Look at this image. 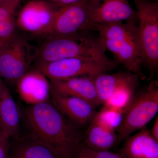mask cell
I'll return each instance as SVG.
<instances>
[{
	"label": "cell",
	"mask_w": 158,
	"mask_h": 158,
	"mask_svg": "<svg viewBox=\"0 0 158 158\" xmlns=\"http://www.w3.org/2000/svg\"><path fill=\"white\" fill-rule=\"evenodd\" d=\"M19 113L10 90L5 84L0 87V128L7 137H18Z\"/></svg>",
	"instance_id": "5bb4252c"
},
{
	"label": "cell",
	"mask_w": 158,
	"mask_h": 158,
	"mask_svg": "<svg viewBox=\"0 0 158 158\" xmlns=\"http://www.w3.org/2000/svg\"><path fill=\"white\" fill-rule=\"evenodd\" d=\"M94 77H74L50 81L51 90L63 95L76 97L90 103L94 108L101 104Z\"/></svg>",
	"instance_id": "8fae6325"
},
{
	"label": "cell",
	"mask_w": 158,
	"mask_h": 158,
	"mask_svg": "<svg viewBox=\"0 0 158 158\" xmlns=\"http://www.w3.org/2000/svg\"><path fill=\"white\" fill-rule=\"evenodd\" d=\"M16 8L6 3L0 4V36L9 32L14 25Z\"/></svg>",
	"instance_id": "7402d4cb"
},
{
	"label": "cell",
	"mask_w": 158,
	"mask_h": 158,
	"mask_svg": "<svg viewBox=\"0 0 158 158\" xmlns=\"http://www.w3.org/2000/svg\"><path fill=\"white\" fill-rule=\"evenodd\" d=\"M76 158H91L89 156L87 155L80 148L77 152V155L76 156Z\"/></svg>",
	"instance_id": "f1b7e54d"
},
{
	"label": "cell",
	"mask_w": 158,
	"mask_h": 158,
	"mask_svg": "<svg viewBox=\"0 0 158 158\" xmlns=\"http://www.w3.org/2000/svg\"><path fill=\"white\" fill-rule=\"evenodd\" d=\"M15 36L8 38H0V56Z\"/></svg>",
	"instance_id": "484cf974"
},
{
	"label": "cell",
	"mask_w": 158,
	"mask_h": 158,
	"mask_svg": "<svg viewBox=\"0 0 158 158\" xmlns=\"http://www.w3.org/2000/svg\"><path fill=\"white\" fill-rule=\"evenodd\" d=\"M115 60L122 64L129 71L142 76L141 66L143 64V53L138 30L121 41Z\"/></svg>",
	"instance_id": "9a60e30c"
},
{
	"label": "cell",
	"mask_w": 158,
	"mask_h": 158,
	"mask_svg": "<svg viewBox=\"0 0 158 158\" xmlns=\"http://www.w3.org/2000/svg\"><path fill=\"white\" fill-rule=\"evenodd\" d=\"M135 86H126L118 88L108 98L103 106L125 113L134 97Z\"/></svg>",
	"instance_id": "ffe728a7"
},
{
	"label": "cell",
	"mask_w": 158,
	"mask_h": 158,
	"mask_svg": "<svg viewBox=\"0 0 158 158\" xmlns=\"http://www.w3.org/2000/svg\"><path fill=\"white\" fill-rule=\"evenodd\" d=\"M33 141L18 148L13 158H60L45 145Z\"/></svg>",
	"instance_id": "d6986e66"
},
{
	"label": "cell",
	"mask_w": 158,
	"mask_h": 158,
	"mask_svg": "<svg viewBox=\"0 0 158 158\" xmlns=\"http://www.w3.org/2000/svg\"><path fill=\"white\" fill-rule=\"evenodd\" d=\"M158 111V83L152 81L138 95L134 97L123 115L118 127L116 145L138 130L145 127Z\"/></svg>",
	"instance_id": "3957f363"
},
{
	"label": "cell",
	"mask_w": 158,
	"mask_h": 158,
	"mask_svg": "<svg viewBox=\"0 0 158 158\" xmlns=\"http://www.w3.org/2000/svg\"><path fill=\"white\" fill-rule=\"evenodd\" d=\"M150 132L154 138L158 141V118L157 116L155 121L153 125L152 128Z\"/></svg>",
	"instance_id": "4316f807"
},
{
	"label": "cell",
	"mask_w": 158,
	"mask_h": 158,
	"mask_svg": "<svg viewBox=\"0 0 158 158\" xmlns=\"http://www.w3.org/2000/svg\"><path fill=\"white\" fill-rule=\"evenodd\" d=\"M2 3L9 4L15 7H17L19 5L21 0H1Z\"/></svg>",
	"instance_id": "83f0119b"
},
{
	"label": "cell",
	"mask_w": 158,
	"mask_h": 158,
	"mask_svg": "<svg viewBox=\"0 0 158 158\" xmlns=\"http://www.w3.org/2000/svg\"><path fill=\"white\" fill-rule=\"evenodd\" d=\"M115 131L106 128L92 119L84 139L83 146L97 151H107L116 145Z\"/></svg>",
	"instance_id": "e0dca14e"
},
{
	"label": "cell",
	"mask_w": 158,
	"mask_h": 158,
	"mask_svg": "<svg viewBox=\"0 0 158 158\" xmlns=\"http://www.w3.org/2000/svg\"><path fill=\"white\" fill-rule=\"evenodd\" d=\"M29 47L22 38L15 36L0 56V74L12 84L27 72L30 61Z\"/></svg>",
	"instance_id": "ba28073f"
},
{
	"label": "cell",
	"mask_w": 158,
	"mask_h": 158,
	"mask_svg": "<svg viewBox=\"0 0 158 158\" xmlns=\"http://www.w3.org/2000/svg\"><path fill=\"white\" fill-rule=\"evenodd\" d=\"M80 148L91 158H125L119 152L115 153L107 151H97L89 149L82 144Z\"/></svg>",
	"instance_id": "603a6c76"
},
{
	"label": "cell",
	"mask_w": 158,
	"mask_h": 158,
	"mask_svg": "<svg viewBox=\"0 0 158 158\" xmlns=\"http://www.w3.org/2000/svg\"><path fill=\"white\" fill-rule=\"evenodd\" d=\"M93 9L86 31L98 24L138 21L137 11L127 0H93Z\"/></svg>",
	"instance_id": "9c48e42d"
},
{
	"label": "cell",
	"mask_w": 158,
	"mask_h": 158,
	"mask_svg": "<svg viewBox=\"0 0 158 158\" xmlns=\"http://www.w3.org/2000/svg\"><path fill=\"white\" fill-rule=\"evenodd\" d=\"M115 60L95 58L73 57L50 62H40L37 70L50 80H59L74 77H94L116 68Z\"/></svg>",
	"instance_id": "277c9868"
},
{
	"label": "cell",
	"mask_w": 158,
	"mask_h": 158,
	"mask_svg": "<svg viewBox=\"0 0 158 158\" xmlns=\"http://www.w3.org/2000/svg\"><path fill=\"white\" fill-rule=\"evenodd\" d=\"M50 94L56 107L78 128L90 123L96 115L95 108L83 99L59 94L51 89Z\"/></svg>",
	"instance_id": "30bf717a"
},
{
	"label": "cell",
	"mask_w": 158,
	"mask_h": 158,
	"mask_svg": "<svg viewBox=\"0 0 158 158\" xmlns=\"http://www.w3.org/2000/svg\"><path fill=\"white\" fill-rule=\"evenodd\" d=\"M26 116L33 140L45 145L60 158H75L83 138L79 128L47 101L31 106Z\"/></svg>",
	"instance_id": "6da1fadb"
},
{
	"label": "cell",
	"mask_w": 158,
	"mask_h": 158,
	"mask_svg": "<svg viewBox=\"0 0 158 158\" xmlns=\"http://www.w3.org/2000/svg\"><path fill=\"white\" fill-rule=\"evenodd\" d=\"M123 115L122 111L103 106L101 111L96 113L93 119L106 128L115 131L121 125Z\"/></svg>",
	"instance_id": "44dd1931"
},
{
	"label": "cell",
	"mask_w": 158,
	"mask_h": 158,
	"mask_svg": "<svg viewBox=\"0 0 158 158\" xmlns=\"http://www.w3.org/2000/svg\"><path fill=\"white\" fill-rule=\"evenodd\" d=\"M16 85L21 98L31 105L47 101L50 94L47 77L38 70L26 73Z\"/></svg>",
	"instance_id": "7c38bea8"
},
{
	"label": "cell",
	"mask_w": 158,
	"mask_h": 158,
	"mask_svg": "<svg viewBox=\"0 0 158 158\" xmlns=\"http://www.w3.org/2000/svg\"><path fill=\"white\" fill-rule=\"evenodd\" d=\"M46 1L58 6H63L78 2L83 0H46Z\"/></svg>",
	"instance_id": "d4e9b609"
},
{
	"label": "cell",
	"mask_w": 158,
	"mask_h": 158,
	"mask_svg": "<svg viewBox=\"0 0 158 158\" xmlns=\"http://www.w3.org/2000/svg\"><path fill=\"white\" fill-rule=\"evenodd\" d=\"M137 75L131 73L113 74L102 73L94 77L100 101L104 103L116 90L126 86H135Z\"/></svg>",
	"instance_id": "2e32d148"
},
{
	"label": "cell",
	"mask_w": 158,
	"mask_h": 158,
	"mask_svg": "<svg viewBox=\"0 0 158 158\" xmlns=\"http://www.w3.org/2000/svg\"><path fill=\"white\" fill-rule=\"evenodd\" d=\"M146 1L150 2H156V0H146Z\"/></svg>",
	"instance_id": "4dcf8cb0"
},
{
	"label": "cell",
	"mask_w": 158,
	"mask_h": 158,
	"mask_svg": "<svg viewBox=\"0 0 158 158\" xmlns=\"http://www.w3.org/2000/svg\"><path fill=\"white\" fill-rule=\"evenodd\" d=\"M103 40L77 33L66 36L51 35L37 52L40 62L45 63L73 57L110 59L106 54Z\"/></svg>",
	"instance_id": "7a4b0ae2"
},
{
	"label": "cell",
	"mask_w": 158,
	"mask_h": 158,
	"mask_svg": "<svg viewBox=\"0 0 158 158\" xmlns=\"http://www.w3.org/2000/svg\"><path fill=\"white\" fill-rule=\"evenodd\" d=\"M137 21L98 24L92 26L90 31H97L103 40L110 39L122 41L138 30Z\"/></svg>",
	"instance_id": "ac0fdd59"
},
{
	"label": "cell",
	"mask_w": 158,
	"mask_h": 158,
	"mask_svg": "<svg viewBox=\"0 0 158 158\" xmlns=\"http://www.w3.org/2000/svg\"><path fill=\"white\" fill-rule=\"evenodd\" d=\"M125 139L119 152L125 158H158V141L147 128Z\"/></svg>",
	"instance_id": "4fadbf2b"
},
{
	"label": "cell",
	"mask_w": 158,
	"mask_h": 158,
	"mask_svg": "<svg viewBox=\"0 0 158 158\" xmlns=\"http://www.w3.org/2000/svg\"><path fill=\"white\" fill-rule=\"evenodd\" d=\"M3 83H3L2 81V77L1 76V74H0V87L2 85Z\"/></svg>",
	"instance_id": "f546056e"
},
{
	"label": "cell",
	"mask_w": 158,
	"mask_h": 158,
	"mask_svg": "<svg viewBox=\"0 0 158 158\" xmlns=\"http://www.w3.org/2000/svg\"><path fill=\"white\" fill-rule=\"evenodd\" d=\"M0 129H1V128H0Z\"/></svg>",
	"instance_id": "d6a6232c"
},
{
	"label": "cell",
	"mask_w": 158,
	"mask_h": 158,
	"mask_svg": "<svg viewBox=\"0 0 158 158\" xmlns=\"http://www.w3.org/2000/svg\"><path fill=\"white\" fill-rule=\"evenodd\" d=\"M9 139L0 129V158H9Z\"/></svg>",
	"instance_id": "cb8c5ba5"
},
{
	"label": "cell",
	"mask_w": 158,
	"mask_h": 158,
	"mask_svg": "<svg viewBox=\"0 0 158 158\" xmlns=\"http://www.w3.org/2000/svg\"><path fill=\"white\" fill-rule=\"evenodd\" d=\"M59 6L46 0H31L20 11L16 26L34 35H50Z\"/></svg>",
	"instance_id": "8992f818"
},
{
	"label": "cell",
	"mask_w": 158,
	"mask_h": 158,
	"mask_svg": "<svg viewBox=\"0 0 158 158\" xmlns=\"http://www.w3.org/2000/svg\"><path fill=\"white\" fill-rule=\"evenodd\" d=\"M92 10V0L59 6L50 36H66L86 31Z\"/></svg>",
	"instance_id": "52a82bcc"
},
{
	"label": "cell",
	"mask_w": 158,
	"mask_h": 158,
	"mask_svg": "<svg viewBox=\"0 0 158 158\" xmlns=\"http://www.w3.org/2000/svg\"><path fill=\"white\" fill-rule=\"evenodd\" d=\"M139 21L138 32L143 64L152 77L158 68V3L146 0H133Z\"/></svg>",
	"instance_id": "5b68a950"
},
{
	"label": "cell",
	"mask_w": 158,
	"mask_h": 158,
	"mask_svg": "<svg viewBox=\"0 0 158 158\" xmlns=\"http://www.w3.org/2000/svg\"><path fill=\"white\" fill-rule=\"evenodd\" d=\"M2 3V1H1V0H0V4H1V3Z\"/></svg>",
	"instance_id": "1f68e13d"
}]
</instances>
